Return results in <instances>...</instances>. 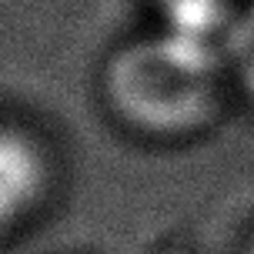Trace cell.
<instances>
[{
  "instance_id": "5b68a950",
  "label": "cell",
  "mask_w": 254,
  "mask_h": 254,
  "mask_svg": "<svg viewBox=\"0 0 254 254\" xmlns=\"http://www.w3.org/2000/svg\"><path fill=\"white\" fill-rule=\"evenodd\" d=\"M241 254H254V234H251V241L244 244V251H241Z\"/></svg>"
},
{
  "instance_id": "6da1fadb",
  "label": "cell",
  "mask_w": 254,
  "mask_h": 254,
  "mask_svg": "<svg viewBox=\"0 0 254 254\" xmlns=\"http://www.w3.org/2000/svg\"><path fill=\"white\" fill-rule=\"evenodd\" d=\"M224 47L167 27L117 47L104 64V101L121 124L161 140L190 137L224 104Z\"/></svg>"
},
{
  "instance_id": "277c9868",
  "label": "cell",
  "mask_w": 254,
  "mask_h": 254,
  "mask_svg": "<svg viewBox=\"0 0 254 254\" xmlns=\"http://www.w3.org/2000/svg\"><path fill=\"white\" fill-rule=\"evenodd\" d=\"M224 61H228V74L234 84L254 97V0L231 13L228 34H224Z\"/></svg>"
},
{
  "instance_id": "3957f363",
  "label": "cell",
  "mask_w": 254,
  "mask_h": 254,
  "mask_svg": "<svg viewBox=\"0 0 254 254\" xmlns=\"http://www.w3.org/2000/svg\"><path fill=\"white\" fill-rule=\"evenodd\" d=\"M154 3L167 13V27L184 34H201L211 40H217L221 34V44H224L231 13H234L228 10V0H154Z\"/></svg>"
},
{
  "instance_id": "7a4b0ae2",
  "label": "cell",
  "mask_w": 254,
  "mask_h": 254,
  "mask_svg": "<svg viewBox=\"0 0 254 254\" xmlns=\"http://www.w3.org/2000/svg\"><path fill=\"white\" fill-rule=\"evenodd\" d=\"M47 161L24 130L0 127V228L20 224L47 194Z\"/></svg>"
}]
</instances>
